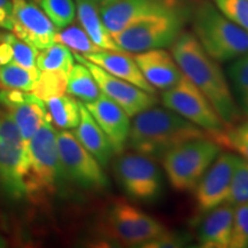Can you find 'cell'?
<instances>
[{
	"label": "cell",
	"instance_id": "1",
	"mask_svg": "<svg viewBox=\"0 0 248 248\" xmlns=\"http://www.w3.org/2000/svg\"><path fill=\"white\" fill-rule=\"evenodd\" d=\"M170 47L183 74L208 99L225 125L240 122L241 110L218 62L207 54L193 33L183 31Z\"/></svg>",
	"mask_w": 248,
	"mask_h": 248
},
{
	"label": "cell",
	"instance_id": "2",
	"mask_svg": "<svg viewBox=\"0 0 248 248\" xmlns=\"http://www.w3.org/2000/svg\"><path fill=\"white\" fill-rule=\"evenodd\" d=\"M209 136L168 108L153 106L133 116L128 145L133 152L153 159L162 156L172 147L188 139Z\"/></svg>",
	"mask_w": 248,
	"mask_h": 248
},
{
	"label": "cell",
	"instance_id": "3",
	"mask_svg": "<svg viewBox=\"0 0 248 248\" xmlns=\"http://www.w3.org/2000/svg\"><path fill=\"white\" fill-rule=\"evenodd\" d=\"M193 35L217 62L234 60L248 52V32L234 24L209 0H200L190 12Z\"/></svg>",
	"mask_w": 248,
	"mask_h": 248
},
{
	"label": "cell",
	"instance_id": "4",
	"mask_svg": "<svg viewBox=\"0 0 248 248\" xmlns=\"http://www.w3.org/2000/svg\"><path fill=\"white\" fill-rule=\"evenodd\" d=\"M63 178L57 133L47 119L26 146L22 172L26 195L54 193Z\"/></svg>",
	"mask_w": 248,
	"mask_h": 248
},
{
	"label": "cell",
	"instance_id": "5",
	"mask_svg": "<svg viewBox=\"0 0 248 248\" xmlns=\"http://www.w3.org/2000/svg\"><path fill=\"white\" fill-rule=\"evenodd\" d=\"M221 150L209 136L188 139L172 147L162 156L170 185L181 192L193 190Z\"/></svg>",
	"mask_w": 248,
	"mask_h": 248
},
{
	"label": "cell",
	"instance_id": "6",
	"mask_svg": "<svg viewBox=\"0 0 248 248\" xmlns=\"http://www.w3.org/2000/svg\"><path fill=\"white\" fill-rule=\"evenodd\" d=\"M190 13L160 15L130 24L113 36L121 51L141 53L151 49L170 47L183 32Z\"/></svg>",
	"mask_w": 248,
	"mask_h": 248
},
{
	"label": "cell",
	"instance_id": "7",
	"mask_svg": "<svg viewBox=\"0 0 248 248\" xmlns=\"http://www.w3.org/2000/svg\"><path fill=\"white\" fill-rule=\"evenodd\" d=\"M26 142L0 101V187L12 199L27 197L22 172Z\"/></svg>",
	"mask_w": 248,
	"mask_h": 248
},
{
	"label": "cell",
	"instance_id": "8",
	"mask_svg": "<svg viewBox=\"0 0 248 248\" xmlns=\"http://www.w3.org/2000/svg\"><path fill=\"white\" fill-rule=\"evenodd\" d=\"M114 169L123 191L133 200L152 202L161 195L162 178L153 157L137 152L121 153Z\"/></svg>",
	"mask_w": 248,
	"mask_h": 248
},
{
	"label": "cell",
	"instance_id": "9",
	"mask_svg": "<svg viewBox=\"0 0 248 248\" xmlns=\"http://www.w3.org/2000/svg\"><path fill=\"white\" fill-rule=\"evenodd\" d=\"M57 144L64 178L86 190L102 191L109 185L101 164L80 145L73 132H59Z\"/></svg>",
	"mask_w": 248,
	"mask_h": 248
},
{
	"label": "cell",
	"instance_id": "10",
	"mask_svg": "<svg viewBox=\"0 0 248 248\" xmlns=\"http://www.w3.org/2000/svg\"><path fill=\"white\" fill-rule=\"evenodd\" d=\"M162 104L191 123L209 133L218 132L225 128L208 99L185 75L172 88L164 90Z\"/></svg>",
	"mask_w": 248,
	"mask_h": 248
},
{
	"label": "cell",
	"instance_id": "11",
	"mask_svg": "<svg viewBox=\"0 0 248 248\" xmlns=\"http://www.w3.org/2000/svg\"><path fill=\"white\" fill-rule=\"evenodd\" d=\"M107 221L113 237L130 246L141 247L167 231L166 226L154 217L121 199L111 203Z\"/></svg>",
	"mask_w": 248,
	"mask_h": 248
},
{
	"label": "cell",
	"instance_id": "12",
	"mask_svg": "<svg viewBox=\"0 0 248 248\" xmlns=\"http://www.w3.org/2000/svg\"><path fill=\"white\" fill-rule=\"evenodd\" d=\"M105 27L113 37L130 24L145 18L190 13L182 0H116L99 7Z\"/></svg>",
	"mask_w": 248,
	"mask_h": 248
},
{
	"label": "cell",
	"instance_id": "13",
	"mask_svg": "<svg viewBox=\"0 0 248 248\" xmlns=\"http://www.w3.org/2000/svg\"><path fill=\"white\" fill-rule=\"evenodd\" d=\"M74 57L77 61L89 68L95 82L98 83L100 91L114 102H116L120 107H122L130 117L136 116L159 102L156 94L144 91L126 80L110 75L101 67L86 60L82 55L75 53Z\"/></svg>",
	"mask_w": 248,
	"mask_h": 248
},
{
	"label": "cell",
	"instance_id": "14",
	"mask_svg": "<svg viewBox=\"0 0 248 248\" xmlns=\"http://www.w3.org/2000/svg\"><path fill=\"white\" fill-rule=\"evenodd\" d=\"M13 1L14 35L35 47L44 49L55 43L58 29L47 15L31 0Z\"/></svg>",
	"mask_w": 248,
	"mask_h": 248
},
{
	"label": "cell",
	"instance_id": "15",
	"mask_svg": "<svg viewBox=\"0 0 248 248\" xmlns=\"http://www.w3.org/2000/svg\"><path fill=\"white\" fill-rule=\"evenodd\" d=\"M239 156L232 153L217 155L204 175L195 186V200L201 212L209 210L225 203L230 190L231 179Z\"/></svg>",
	"mask_w": 248,
	"mask_h": 248
},
{
	"label": "cell",
	"instance_id": "16",
	"mask_svg": "<svg viewBox=\"0 0 248 248\" xmlns=\"http://www.w3.org/2000/svg\"><path fill=\"white\" fill-rule=\"evenodd\" d=\"M0 101L16 124L26 145L42 124L49 119L44 100L33 93L5 90L0 92Z\"/></svg>",
	"mask_w": 248,
	"mask_h": 248
},
{
	"label": "cell",
	"instance_id": "17",
	"mask_svg": "<svg viewBox=\"0 0 248 248\" xmlns=\"http://www.w3.org/2000/svg\"><path fill=\"white\" fill-rule=\"evenodd\" d=\"M95 122L99 124L102 131L113 145L115 154L123 153L128 145L130 128V116L122 107L114 102L101 92L97 100L84 104Z\"/></svg>",
	"mask_w": 248,
	"mask_h": 248
},
{
	"label": "cell",
	"instance_id": "18",
	"mask_svg": "<svg viewBox=\"0 0 248 248\" xmlns=\"http://www.w3.org/2000/svg\"><path fill=\"white\" fill-rule=\"evenodd\" d=\"M133 58L142 76L155 90L164 91L172 88L184 76L171 53H168L163 48L141 52Z\"/></svg>",
	"mask_w": 248,
	"mask_h": 248
},
{
	"label": "cell",
	"instance_id": "19",
	"mask_svg": "<svg viewBox=\"0 0 248 248\" xmlns=\"http://www.w3.org/2000/svg\"><path fill=\"white\" fill-rule=\"evenodd\" d=\"M82 57L91 61L92 63L101 67L110 75L126 80L144 91L153 93V94L156 92V90L142 76L135 58H132L128 52L101 49L99 52L84 54Z\"/></svg>",
	"mask_w": 248,
	"mask_h": 248
},
{
	"label": "cell",
	"instance_id": "20",
	"mask_svg": "<svg viewBox=\"0 0 248 248\" xmlns=\"http://www.w3.org/2000/svg\"><path fill=\"white\" fill-rule=\"evenodd\" d=\"M198 231V241L204 248L230 247L234 207L222 203L209 210Z\"/></svg>",
	"mask_w": 248,
	"mask_h": 248
},
{
	"label": "cell",
	"instance_id": "21",
	"mask_svg": "<svg viewBox=\"0 0 248 248\" xmlns=\"http://www.w3.org/2000/svg\"><path fill=\"white\" fill-rule=\"evenodd\" d=\"M79 111L80 120L74 135L80 145L90 152L102 167H107L115 155L113 145L83 102H79Z\"/></svg>",
	"mask_w": 248,
	"mask_h": 248
},
{
	"label": "cell",
	"instance_id": "22",
	"mask_svg": "<svg viewBox=\"0 0 248 248\" xmlns=\"http://www.w3.org/2000/svg\"><path fill=\"white\" fill-rule=\"evenodd\" d=\"M76 15L79 24L95 45L102 49L121 51L113 37L105 27L99 11V6L92 0H75Z\"/></svg>",
	"mask_w": 248,
	"mask_h": 248
},
{
	"label": "cell",
	"instance_id": "23",
	"mask_svg": "<svg viewBox=\"0 0 248 248\" xmlns=\"http://www.w3.org/2000/svg\"><path fill=\"white\" fill-rule=\"evenodd\" d=\"M51 123L60 129H75L80 120L79 102L70 95H57L45 100Z\"/></svg>",
	"mask_w": 248,
	"mask_h": 248
},
{
	"label": "cell",
	"instance_id": "24",
	"mask_svg": "<svg viewBox=\"0 0 248 248\" xmlns=\"http://www.w3.org/2000/svg\"><path fill=\"white\" fill-rule=\"evenodd\" d=\"M71 97L78 98L84 104H89L100 97L101 91L91 71L85 64H74L68 75L67 90Z\"/></svg>",
	"mask_w": 248,
	"mask_h": 248
},
{
	"label": "cell",
	"instance_id": "25",
	"mask_svg": "<svg viewBox=\"0 0 248 248\" xmlns=\"http://www.w3.org/2000/svg\"><path fill=\"white\" fill-rule=\"evenodd\" d=\"M39 75L40 70L37 67L26 68L15 62H9L0 66V86L6 90L31 92Z\"/></svg>",
	"mask_w": 248,
	"mask_h": 248
},
{
	"label": "cell",
	"instance_id": "26",
	"mask_svg": "<svg viewBox=\"0 0 248 248\" xmlns=\"http://www.w3.org/2000/svg\"><path fill=\"white\" fill-rule=\"evenodd\" d=\"M209 137L221 147L237 152L248 161V121H240L221 131L209 133Z\"/></svg>",
	"mask_w": 248,
	"mask_h": 248
},
{
	"label": "cell",
	"instance_id": "27",
	"mask_svg": "<svg viewBox=\"0 0 248 248\" xmlns=\"http://www.w3.org/2000/svg\"><path fill=\"white\" fill-rule=\"evenodd\" d=\"M75 62V57L70 49L61 43H54L42 52H38L36 59V66L40 71L60 70L69 75Z\"/></svg>",
	"mask_w": 248,
	"mask_h": 248
},
{
	"label": "cell",
	"instance_id": "28",
	"mask_svg": "<svg viewBox=\"0 0 248 248\" xmlns=\"http://www.w3.org/2000/svg\"><path fill=\"white\" fill-rule=\"evenodd\" d=\"M228 75L235 101L240 110L248 116V52L234 59L228 68Z\"/></svg>",
	"mask_w": 248,
	"mask_h": 248
},
{
	"label": "cell",
	"instance_id": "29",
	"mask_svg": "<svg viewBox=\"0 0 248 248\" xmlns=\"http://www.w3.org/2000/svg\"><path fill=\"white\" fill-rule=\"evenodd\" d=\"M55 43H61L75 53H82L83 55L94 53L102 49L92 42L82 27L73 23L63 29H60V31H57Z\"/></svg>",
	"mask_w": 248,
	"mask_h": 248
},
{
	"label": "cell",
	"instance_id": "30",
	"mask_svg": "<svg viewBox=\"0 0 248 248\" xmlns=\"http://www.w3.org/2000/svg\"><path fill=\"white\" fill-rule=\"evenodd\" d=\"M68 74L60 70H43L37 79L32 92L42 100L64 94L67 90Z\"/></svg>",
	"mask_w": 248,
	"mask_h": 248
},
{
	"label": "cell",
	"instance_id": "31",
	"mask_svg": "<svg viewBox=\"0 0 248 248\" xmlns=\"http://www.w3.org/2000/svg\"><path fill=\"white\" fill-rule=\"evenodd\" d=\"M40 6L57 29L70 26L76 17L74 0H40Z\"/></svg>",
	"mask_w": 248,
	"mask_h": 248
},
{
	"label": "cell",
	"instance_id": "32",
	"mask_svg": "<svg viewBox=\"0 0 248 248\" xmlns=\"http://www.w3.org/2000/svg\"><path fill=\"white\" fill-rule=\"evenodd\" d=\"M246 202H248V161L239 157L225 203L237 207Z\"/></svg>",
	"mask_w": 248,
	"mask_h": 248
},
{
	"label": "cell",
	"instance_id": "33",
	"mask_svg": "<svg viewBox=\"0 0 248 248\" xmlns=\"http://www.w3.org/2000/svg\"><path fill=\"white\" fill-rule=\"evenodd\" d=\"M222 14L248 32V0H213Z\"/></svg>",
	"mask_w": 248,
	"mask_h": 248
},
{
	"label": "cell",
	"instance_id": "34",
	"mask_svg": "<svg viewBox=\"0 0 248 248\" xmlns=\"http://www.w3.org/2000/svg\"><path fill=\"white\" fill-rule=\"evenodd\" d=\"M230 247H248V202L234 207Z\"/></svg>",
	"mask_w": 248,
	"mask_h": 248
},
{
	"label": "cell",
	"instance_id": "35",
	"mask_svg": "<svg viewBox=\"0 0 248 248\" xmlns=\"http://www.w3.org/2000/svg\"><path fill=\"white\" fill-rule=\"evenodd\" d=\"M8 39L11 43L12 51H13V61L15 63L26 68H32L36 66V59L38 51L35 47L23 42L14 33L8 32Z\"/></svg>",
	"mask_w": 248,
	"mask_h": 248
},
{
	"label": "cell",
	"instance_id": "36",
	"mask_svg": "<svg viewBox=\"0 0 248 248\" xmlns=\"http://www.w3.org/2000/svg\"><path fill=\"white\" fill-rule=\"evenodd\" d=\"M188 241L187 234L178 233V232H170L167 230L160 234L159 237L154 238L141 247L145 248H171V247H183Z\"/></svg>",
	"mask_w": 248,
	"mask_h": 248
},
{
	"label": "cell",
	"instance_id": "37",
	"mask_svg": "<svg viewBox=\"0 0 248 248\" xmlns=\"http://www.w3.org/2000/svg\"><path fill=\"white\" fill-rule=\"evenodd\" d=\"M0 28L6 30L13 29V1L0 0Z\"/></svg>",
	"mask_w": 248,
	"mask_h": 248
},
{
	"label": "cell",
	"instance_id": "38",
	"mask_svg": "<svg viewBox=\"0 0 248 248\" xmlns=\"http://www.w3.org/2000/svg\"><path fill=\"white\" fill-rule=\"evenodd\" d=\"M13 61V51L8 39V32H0V66Z\"/></svg>",
	"mask_w": 248,
	"mask_h": 248
},
{
	"label": "cell",
	"instance_id": "39",
	"mask_svg": "<svg viewBox=\"0 0 248 248\" xmlns=\"http://www.w3.org/2000/svg\"><path fill=\"white\" fill-rule=\"evenodd\" d=\"M92 1H94L95 4L99 6V7H102V6L109 5V4H111V2L116 1V0H92Z\"/></svg>",
	"mask_w": 248,
	"mask_h": 248
},
{
	"label": "cell",
	"instance_id": "40",
	"mask_svg": "<svg viewBox=\"0 0 248 248\" xmlns=\"http://www.w3.org/2000/svg\"><path fill=\"white\" fill-rule=\"evenodd\" d=\"M7 246V241L5 240V238L0 234V248H4Z\"/></svg>",
	"mask_w": 248,
	"mask_h": 248
},
{
	"label": "cell",
	"instance_id": "41",
	"mask_svg": "<svg viewBox=\"0 0 248 248\" xmlns=\"http://www.w3.org/2000/svg\"><path fill=\"white\" fill-rule=\"evenodd\" d=\"M31 1H35V2H39L40 0H31Z\"/></svg>",
	"mask_w": 248,
	"mask_h": 248
}]
</instances>
